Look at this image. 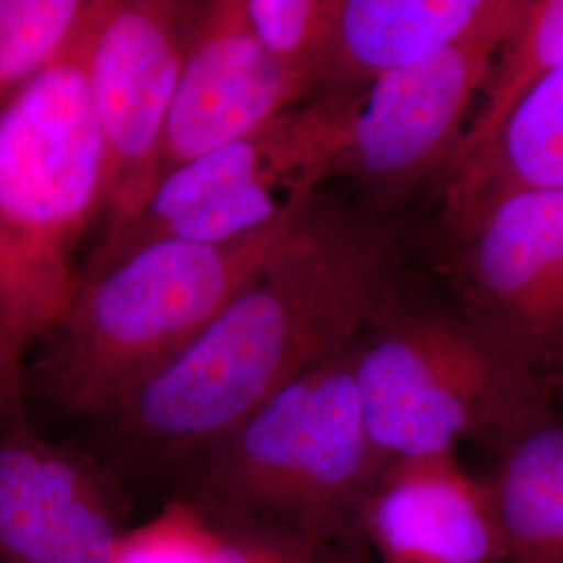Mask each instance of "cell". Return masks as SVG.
Returning <instances> with one entry per match:
<instances>
[{"instance_id": "obj_21", "label": "cell", "mask_w": 563, "mask_h": 563, "mask_svg": "<svg viewBox=\"0 0 563 563\" xmlns=\"http://www.w3.org/2000/svg\"><path fill=\"white\" fill-rule=\"evenodd\" d=\"M15 378H18V376H15ZM7 380H11V378H7ZM7 380H4V378H2V376H0V386H2V384L7 383Z\"/></svg>"}, {"instance_id": "obj_20", "label": "cell", "mask_w": 563, "mask_h": 563, "mask_svg": "<svg viewBox=\"0 0 563 563\" xmlns=\"http://www.w3.org/2000/svg\"><path fill=\"white\" fill-rule=\"evenodd\" d=\"M220 530V528H218ZM218 563H316L322 547L274 532L220 530Z\"/></svg>"}, {"instance_id": "obj_5", "label": "cell", "mask_w": 563, "mask_h": 563, "mask_svg": "<svg viewBox=\"0 0 563 563\" xmlns=\"http://www.w3.org/2000/svg\"><path fill=\"white\" fill-rule=\"evenodd\" d=\"M363 420L388 462L501 443L555 402L463 318L399 305L353 346Z\"/></svg>"}, {"instance_id": "obj_18", "label": "cell", "mask_w": 563, "mask_h": 563, "mask_svg": "<svg viewBox=\"0 0 563 563\" xmlns=\"http://www.w3.org/2000/svg\"><path fill=\"white\" fill-rule=\"evenodd\" d=\"M242 9L263 51L309 81L316 95L334 42L339 0H242Z\"/></svg>"}, {"instance_id": "obj_12", "label": "cell", "mask_w": 563, "mask_h": 563, "mask_svg": "<svg viewBox=\"0 0 563 563\" xmlns=\"http://www.w3.org/2000/svg\"><path fill=\"white\" fill-rule=\"evenodd\" d=\"M360 534L383 563L507 560L488 486L455 451L388 463L363 505Z\"/></svg>"}, {"instance_id": "obj_8", "label": "cell", "mask_w": 563, "mask_h": 563, "mask_svg": "<svg viewBox=\"0 0 563 563\" xmlns=\"http://www.w3.org/2000/svg\"><path fill=\"white\" fill-rule=\"evenodd\" d=\"M462 313L563 402V190H522L446 230Z\"/></svg>"}, {"instance_id": "obj_15", "label": "cell", "mask_w": 563, "mask_h": 563, "mask_svg": "<svg viewBox=\"0 0 563 563\" xmlns=\"http://www.w3.org/2000/svg\"><path fill=\"white\" fill-rule=\"evenodd\" d=\"M484 483L505 563H563V416L555 405L505 437Z\"/></svg>"}, {"instance_id": "obj_19", "label": "cell", "mask_w": 563, "mask_h": 563, "mask_svg": "<svg viewBox=\"0 0 563 563\" xmlns=\"http://www.w3.org/2000/svg\"><path fill=\"white\" fill-rule=\"evenodd\" d=\"M220 551V530L197 507L174 499L121 534L111 563H218Z\"/></svg>"}, {"instance_id": "obj_16", "label": "cell", "mask_w": 563, "mask_h": 563, "mask_svg": "<svg viewBox=\"0 0 563 563\" xmlns=\"http://www.w3.org/2000/svg\"><path fill=\"white\" fill-rule=\"evenodd\" d=\"M562 67L563 0H523L522 15L495 59L449 174L476 157L497 136L511 111Z\"/></svg>"}, {"instance_id": "obj_1", "label": "cell", "mask_w": 563, "mask_h": 563, "mask_svg": "<svg viewBox=\"0 0 563 563\" xmlns=\"http://www.w3.org/2000/svg\"><path fill=\"white\" fill-rule=\"evenodd\" d=\"M407 239L390 213L316 190L262 274L107 420L136 465L178 472L282 388L401 305Z\"/></svg>"}, {"instance_id": "obj_17", "label": "cell", "mask_w": 563, "mask_h": 563, "mask_svg": "<svg viewBox=\"0 0 563 563\" xmlns=\"http://www.w3.org/2000/svg\"><path fill=\"white\" fill-rule=\"evenodd\" d=\"M86 0H0V111L71 38Z\"/></svg>"}, {"instance_id": "obj_9", "label": "cell", "mask_w": 563, "mask_h": 563, "mask_svg": "<svg viewBox=\"0 0 563 563\" xmlns=\"http://www.w3.org/2000/svg\"><path fill=\"white\" fill-rule=\"evenodd\" d=\"M460 42L360 92L332 178H351L369 209L390 213L455 165L465 130L507 34L522 15Z\"/></svg>"}, {"instance_id": "obj_2", "label": "cell", "mask_w": 563, "mask_h": 563, "mask_svg": "<svg viewBox=\"0 0 563 563\" xmlns=\"http://www.w3.org/2000/svg\"><path fill=\"white\" fill-rule=\"evenodd\" d=\"M305 199L241 239L157 242L78 282L59 320L23 363V395L69 418H104L176 362L257 280Z\"/></svg>"}, {"instance_id": "obj_6", "label": "cell", "mask_w": 563, "mask_h": 563, "mask_svg": "<svg viewBox=\"0 0 563 563\" xmlns=\"http://www.w3.org/2000/svg\"><path fill=\"white\" fill-rule=\"evenodd\" d=\"M360 92H323L282 111L242 139L167 174L141 216L81 263L88 280L162 234L184 242L241 239L282 216L332 178Z\"/></svg>"}, {"instance_id": "obj_4", "label": "cell", "mask_w": 563, "mask_h": 563, "mask_svg": "<svg viewBox=\"0 0 563 563\" xmlns=\"http://www.w3.org/2000/svg\"><path fill=\"white\" fill-rule=\"evenodd\" d=\"M353 346L188 463L178 499L220 530L286 534L322 549L360 534L363 505L390 462L363 420Z\"/></svg>"}, {"instance_id": "obj_3", "label": "cell", "mask_w": 563, "mask_h": 563, "mask_svg": "<svg viewBox=\"0 0 563 563\" xmlns=\"http://www.w3.org/2000/svg\"><path fill=\"white\" fill-rule=\"evenodd\" d=\"M104 207V148L71 38L0 111V376L53 328Z\"/></svg>"}, {"instance_id": "obj_14", "label": "cell", "mask_w": 563, "mask_h": 563, "mask_svg": "<svg viewBox=\"0 0 563 563\" xmlns=\"http://www.w3.org/2000/svg\"><path fill=\"white\" fill-rule=\"evenodd\" d=\"M522 190H563V67L539 84L497 136L444 180V228Z\"/></svg>"}, {"instance_id": "obj_7", "label": "cell", "mask_w": 563, "mask_h": 563, "mask_svg": "<svg viewBox=\"0 0 563 563\" xmlns=\"http://www.w3.org/2000/svg\"><path fill=\"white\" fill-rule=\"evenodd\" d=\"M201 2L86 0L71 44L104 148L101 244L134 222L162 181L163 134Z\"/></svg>"}, {"instance_id": "obj_11", "label": "cell", "mask_w": 563, "mask_h": 563, "mask_svg": "<svg viewBox=\"0 0 563 563\" xmlns=\"http://www.w3.org/2000/svg\"><path fill=\"white\" fill-rule=\"evenodd\" d=\"M309 97L313 86L263 51L242 0L201 2L165 123L162 180Z\"/></svg>"}, {"instance_id": "obj_13", "label": "cell", "mask_w": 563, "mask_h": 563, "mask_svg": "<svg viewBox=\"0 0 563 563\" xmlns=\"http://www.w3.org/2000/svg\"><path fill=\"white\" fill-rule=\"evenodd\" d=\"M522 0H339L316 95L362 92L514 18Z\"/></svg>"}, {"instance_id": "obj_10", "label": "cell", "mask_w": 563, "mask_h": 563, "mask_svg": "<svg viewBox=\"0 0 563 563\" xmlns=\"http://www.w3.org/2000/svg\"><path fill=\"white\" fill-rule=\"evenodd\" d=\"M123 528L113 474L48 443L25 411L21 376L0 386V563H111Z\"/></svg>"}]
</instances>
